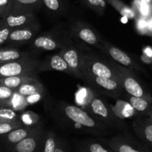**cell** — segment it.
I'll list each match as a JSON object with an SVG mask.
<instances>
[{
	"instance_id": "33",
	"label": "cell",
	"mask_w": 152,
	"mask_h": 152,
	"mask_svg": "<svg viewBox=\"0 0 152 152\" xmlns=\"http://www.w3.org/2000/svg\"><path fill=\"white\" fill-rule=\"evenodd\" d=\"M13 29L11 28L5 26L4 25L0 24V46L7 43L9 35Z\"/></svg>"
},
{
	"instance_id": "31",
	"label": "cell",
	"mask_w": 152,
	"mask_h": 152,
	"mask_svg": "<svg viewBox=\"0 0 152 152\" xmlns=\"http://www.w3.org/2000/svg\"><path fill=\"white\" fill-rule=\"evenodd\" d=\"M23 125H24L20 121L0 122V136L5 135L11 131L20 128Z\"/></svg>"
},
{
	"instance_id": "35",
	"label": "cell",
	"mask_w": 152,
	"mask_h": 152,
	"mask_svg": "<svg viewBox=\"0 0 152 152\" xmlns=\"http://www.w3.org/2000/svg\"><path fill=\"white\" fill-rule=\"evenodd\" d=\"M55 152H66V149L65 144L62 140L58 139V145H57L56 149H55Z\"/></svg>"
},
{
	"instance_id": "7",
	"label": "cell",
	"mask_w": 152,
	"mask_h": 152,
	"mask_svg": "<svg viewBox=\"0 0 152 152\" xmlns=\"http://www.w3.org/2000/svg\"><path fill=\"white\" fill-rule=\"evenodd\" d=\"M84 75L83 81L96 94L118 99L125 93L120 83L115 80L93 75L88 73H84Z\"/></svg>"
},
{
	"instance_id": "5",
	"label": "cell",
	"mask_w": 152,
	"mask_h": 152,
	"mask_svg": "<svg viewBox=\"0 0 152 152\" xmlns=\"http://www.w3.org/2000/svg\"><path fill=\"white\" fill-rule=\"evenodd\" d=\"M73 42L81 48L98 49L103 37L90 25L81 20H75L67 28Z\"/></svg>"
},
{
	"instance_id": "37",
	"label": "cell",
	"mask_w": 152,
	"mask_h": 152,
	"mask_svg": "<svg viewBox=\"0 0 152 152\" xmlns=\"http://www.w3.org/2000/svg\"><path fill=\"white\" fill-rule=\"evenodd\" d=\"M150 118H151V122H152V113L150 114Z\"/></svg>"
},
{
	"instance_id": "10",
	"label": "cell",
	"mask_w": 152,
	"mask_h": 152,
	"mask_svg": "<svg viewBox=\"0 0 152 152\" xmlns=\"http://www.w3.org/2000/svg\"><path fill=\"white\" fill-rule=\"evenodd\" d=\"M62 58L65 60L72 73L73 77L84 80L82 64L81 58V49L70 39L59 51Z\"/></svg>"
},
{
	"instance_id": "26",
	"label": "cell",
	"mask_w": 152,
	"mask_h": 152,
	"mask_svg": "<svg viewBox=\"0 0 152 152\" xmlns=\"http://www.w3.org/2000/svg\"><path fill=\"white\" fill-rule=\"evenodd\" d=\"M125 101L132 106V107L138 113H142L149 108V102L147 99L141 97H136L127 93H124Z\"/></svg>"
},
{
	"instance_id": "20",
	"label": "cell",
	"mask_w": 152,
	"mask_h": 152,
	"mask_svg": "<svg viewBox=\"0 0 152 152\" xmlns=\"http://www.w3.org/2000/svg\"><path fill=\"white\" fill-rule=\"evenodd\" d=\"M114 113L120 119H124L132 118L137 114V111L125 100L116 99V104L111 105Z\"/></svg>"
},
{
	"instance_id": "13",
	"label": "cell",
	"mask_w": 152,
	"mask_h": 152,
	"mask_svg": "<svg viewBox=\"0 0 152 152\" xmlns=\"http://www.w3.org/2000/svg\"><path fill=\"white\" fill-rule=\"evenodd\" d=\"M107 145L114 152H145L131 135L126 132L110 139Z\"/></svg>"
},
{
	"instance_id": "6",
	"label": "cell",
	"mask_w": 152,
	"mask_h": 152,
	"mask_svg": "<svg viewBox=\"0 0 152 152\" xmlns=\"http://www.w3.org/2000/svg\"><path fill=\"white\" fill-rule=\"evenodd\" d=\"M40 62L37 56L0 64V78L12 76H28L38 78Z\"/></svg>"
},
{
	"instance_id": "8",
	"label": "cell",
	"mask_w": 152,
	"mask_h": 152,
	"mask_svg": "<svg viewBox=\"0 0 152 152\" xmlns=\"http://www.w3.org/2000/svg\"><path fill=\"white\" fill-rule=\"evenodd\" d=\"M98 49L102 52V55L122 66L129 69L133 71L141 69L140 64L129 53L122 50L118 46L104 40V38Z\"/></svg>"
},
{
	"instance_id": "38",
	"label": "cell",
	"mask_w": 152,
	"mask_h": 152,
	"mask_svg": "<svg viewBox=\"0 0 152 152\" xmlns=\"http://www.w3.org/2000/svg\"><path fill=\"white\" fill-rule=\"evenodd\" d=\"M78 152H82V151H78Z\"/></svg>"
},
{
	"instance_id": "25",
	"label": "cell",
	"mask_w": 152,
	"mask_h": 152,
	"mask_svg": "<svg viewBox=\"0 0 152 152\" xmlns=\"http://www.w3.org/2000/svg\"><path fill=\"white\" fill-rule=\"evenodd\" d=\"M107 3L113 7L119 14L123 17L128 19H133L135 17V11L132 8L128 6L122 0H106Z\"/></svg>"
},
{
	"instance_id": "39",
	"label": "cell",
	"mask_w": 152,
	"mask_h": 152,
	"mask_svg": "<svg viewBox=\"0 0 152 152\" xmlns=\"http://www.w3.org/2000/svg\"><path fill=\"white\" fill-rule=\"evenodd\" d=\"M0 152H2V151H0Z\"/></svg>"
},
{
	"instance_id": "24",
	"label": "cell",
	"mask_w": 152,
	"mask_h": 152,
	"mask_svg": "<svg viewBox=\"0 0 152 152\" xmlns=\"http://www.w3.org/2000/svg\"><path fill=\"white\" fill-rule=\"evenodd\" d=\"M58 138L52 131H46L39 152H55L58 145Z\"/></svg>"
},
{
	"instance_id": "1",
	"label": "cell",
	"mask_w": 152,
	"mask_h": 152,
	"mask_svg": "<svg viewBox=\"0 0 152 152\" xmlns=\"http://www.w3.org/2000/svg\"><path fill=\"white\" fill-rule=\"evenodd\" d=\"M53 116L59 125L79 130L82 133L96 137H104L109 134V128L87 110L64 101L55 104Z\"/></svg>"
},
{
	"instance_id": "12",
	"label": "cell",
	"mask_w": 152,
	"mask_h": 152,
	"mask_svg": "<svg viewBox=\"0 0 152 152\" xmlns=\"http://www.w3.org/2000/svg\"><path fill=\"white\" fill-rule=\"evenodd\" d=\"M46 130L41 124L38 125L32 134L12 148L11 152H39Z\"/></svg>"
},
{
	"instance_id": "23",
	"label": "cell",
	"mask_w": 152,
	"mask_h": 152,
	"mask_svg": "<svg viewBox=\"0 0 152 152\" xmlns=\"http://www.w3.org/2000/svg\"><path fill=\"white\" fill-rule=\"evenodd\" d=\"M36 79L38 78L28 77V76H12L8 78H0V85L5 86L8 88L16 90L23 84L31 82Z\"/></svg>"
},
{
	"instance_id": "15",
	"label": "cell",
	"mask_w": 152,
	"mask_h": 152,
	"mask_svg": "<svg viewBox=\"0 0 152 152\" xmlns=\"http://www.w3.org/2000/svg\"><path fill=\"white\" fill-rule=\"evenodd\" d=\"M39 71L40 72L56 71L73 76L71 69L58 51L57 53L49 55V56L46 57L43 61H41Z\"/></svg>"
},
{
	"instance_id": "19",
	"label": "cell",
	"mask_w": 152,
	"mask_h": 152,
	"mask_svg": "<svg viewBox=\"0 0 152 152\" xmlns=\"http://www.w3.org/2000/svg\"><path fill=\"white\" fill-rule=\"evenodd\" d=\"M43 7L49 14L55 17H64L69 11L65 0H43Z\"/></svg>"
},
{
	"instance_id": "9",
	"label": "cell",
	"mask_w": 152,
	"mask_h": 152,
	"mask_svg": "<svg viewBox=\"0 0 152 152\" xmlns=\"http://www.w3.org/2000/svg\"><path fill=\"white\" fill-rule=\"evenodd\" d=\"M113 63L119 76V82L125 93L136 97L147 99V94L140 81L136 78L133 70L122 66L113 61Z\"/></svg>"
},
{
	"instance_id": "32",
	"label": "cell",
	"mask_w": 152,
	"mask_h": 152,
	"mask_svg": "<svg viewBox=\"0 0 152 152\" xmlns=\"http://www.w3.org/2000/svg\"><path fill=\"white\" fill-rule=\"evenodd\" d=\"M14 7V0H0V19L11 12Z\"/></svg>"
},
{
	"instance_id": "14",
	"label": "cell",
	"mask_w": 152,
	"mask_h": 152,
	"mask_svg": "<svg viewBox=\"0 0 152 152\" xmlns=\"http://www.w3.org/2000/svg\"><path fill=\"white\" fill-rule=\"evenodd\" d=\"M39 23L35 14H14L8 13V14L0 19V24L11 28L12 29L20 28Z\"/></svg>"
},
{
	"instance_id": "21",
	"label": "cell",
	"mask_w": 152,
	"mask_h": 152,
	"mask_svg": "<svg viewBox=\"0 0 152 152\" xmlns=\"http://www.w3.org/2000/svg\"><path fill=\"white\" fill-rule=\"evenodd\" d=\"M78 150L82 152H114L109 146L106 147L95 140H82L78 144Z\"/></svg>"
},
{
	"instance_id": "2",
	"label": "cell",
	"mask_w": 152,
	"mask_h": 152,
	"mask_svg": "<svg viewBox=\"0 0 152 152\" xmlns=\"http://www.w3.org/2000/svg\"><path fill=\"white\" fill-rule=\"evenodd\" d=\"M80 49L84 74L88 73L119 82V76L111 60L104 55L96 53L89 48L80 47Z\"/></svg>"
},
{
	"instance_id": "17",
	"label": "cell",
	"mask_w": 152,
	"mask_h": 152,
	"mask_svg": "<svg viewBox=\"0 0 152 152\" xmlns=\"http://www.w3.org/2000/svg\"><path fill=\"white\" fill-rule=\"evenodd\" d=\"M14 7L10 13L27 14L40 11L43 8V0H14Z\"/></svg>"
},
{
	"instance_id": "16",
	"label": "cell",
	"mask_w": 152,
	"mask_h": 152,
	"mask_svg": "<svg viewBox=\"0 0 152 152\" xmlns=\"http://www.w3.org/2000/svg\"><path fill=\"white\" fill-rule=\"evenodd\" d=\"M40 124H38V125H40ZM38 125H34V126L23 125V126L17 128L8 134L2 136V140L6 147H8L11 151L15 145H17V143L21 142L22 140L28 137L31 134H32L36 130Z\"/></svg>"
},
{
	"instance_id": "4",
	"label": "cell",
	"mask_w": 152,
	"mask_h": 152,
	"mask_svg": "<svg viewBox=\"0 0 152 152\" xmlns=\"http://www.w3.org/2000/svg\"><path fill=\"white\" fill-rule=\"evenodd\" d=\"M85 110L106 125L110 130L123 131L126 128L125 121L118 117L114 113L110 104L99 95L93 96L89 101Z\"/></svg>"
},
{
	"instance_id": "34",
	"label": "cell",
	"mask_w": 152,
	"mask_h": 152,
	"mask_svg": "<svg viewBox=\"0 0 152 152\" xmlns=\"http://www.w3.org/2000/svg\"><path fill=\"white\" fill-rule=\"evenodd\" d=\"M44 95L45 93H38L24 97V102L25 104H26V106L28 107L37 103L38 102H40L43 99Z\"/></svg>"
},
{
	"instance_id": "28",
	"label": "cell",
	"mask_w": 152,
	"mask_h": 152,
	"mask_svg": "<svg viewBox=\"0 0 152 152\" xmlns=\"http://www.w3.org/2000/svg\"><path fill=\"white\" fill-rule=\"evenodd\" d=\"M11 108L0 107V122L20 121V114Z\"/></svg>"
},
{
	"instance_id": "18",
	"label": "cell",
	"mask_w": 152,
	"mask_h": 152,
	"mask_svg": "<svg viewBox=\"0 0 152 152\" xmlns=\"http://www.w3.org/2000/svg\"><path fill=\"white\" fill-rule=\"evenodd\" d=\"M36 55L31 52H24L16 48H5L0 49V64L18 61L27 58L35 57Z\"/></svg>"
},
{
	"instance_id": "29",
	"label": "cell",
	"mask_w": 152,
	"mask_h": 152,
	"mask_svg": "<svg viewBox=\"0 0 152 152\" xmlns=\"http://www.w3.org/2000/svg\"><path fill=\"white\" fill-rule=\"evenodd\" d=\"M20 120L24 125L34 126L40 124V117L31 111H26L20 115Z\"/></svg>"
},
{
	"instance_id": "3",
	"label": "cell",
	"mask_w": 152,
	"mask_h": 152,
	"mask_svg": "<svg viewBox=\"0 0 152 152\" xmlns=\"http://www.w3.org/2000/svg\"><path fill=\"white\" fill-rule=\"evenodd\" d=\"M71 39L67 28L58 25L46 32L40 33L29 43V49L36 55L44 52L59 51Z\"/></svg>"
},
{
	"instance_id": "30",
	"label": "cell",
	"mask_w": 152,
	"mask_h": 152,
	"mask_svg": "<svg viewBox=\"0 0 152 152\" xmlns=\"http://www.w3.org/2000/svg\"><path fill=\"white\" fill-rule=\"evenodd\" d=\"M15 93V90L11 88L0 85V107H7L10 99Z\"/></svg>"
},
{
	"instance_id": "36",
	"label": "cell",
	"mask_w": 152,
	"mask_h": 152,
	"mask_svg": "<svg viewBox=\"0 0 152 152\" xmlns=\"http://www.w3.org/2000/svg\"><path fill=\"white\" fill-rule=\"evenodd\" d=\"M143 1H145V2H148V3H149V2H150L151 1V0H143Z\"/></svg>"
},
{
	"instance_id": "22",
	"label": "cell",
	"mask_w": 152,
	"mask_h": 152,
	"mask_svg": "<svg viewBox=\"0 0 152 152\" xmlns=\"http://www.w3.org/2000/svg\"><path fill=\"white\" fill-rule=\"evenodd\" d=\"M15 91L24 97L35 94V93H46L44 87L38 79L34 80L31 82L23 84L18 89H17Z\"/></svg>"
},
{
	"instance_id": "11",
	"label": "cell",
	"mask_w": 152,
	"mask_h": 152,
	"mask_svg": "<svg viewBox=\"0 0 152 152\" xmlns=\"http://www.w3.org/2000/svg\"><path fill=\"white\" fill-rule=\"evenodd\" d=\"M40 25L39 23L26 27L13 29L7 43L15 47L29 44L40 34Z\"/></svg>"
},
{
	"instance_id": "27",
	"label": "cell",
	"mask_w": 152,
	"mask_h": 152,
	"mask_svg": "<svg viewBox=\"0 0 152 152\" xmlns=\"http://www.w3.org/2000/svg\"><path fill=\"white\" fill-rule=\"evenodd\" d=\"M82 3L99 16H103L106 11V0H81Z\"/></svg>"
}]
</instances>
